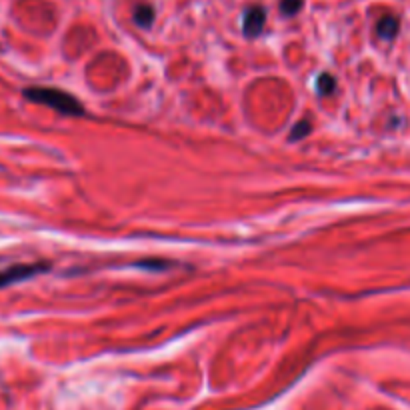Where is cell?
Wrapping results in <instances>:
<instances>
[{
	"label": "cell",
	"instance_id": "cell-1",
	"mask_svg": "<svg viewBox=\"0 0 410 410\" xmlns=\"http://www.w3.org/2000/svg\"><path fill=\"white\" fill-rule=\"evenodd\" d=\"M24 98L32 100L36 105H44L48 108H53L56 112L66 116H83L85 115V106L78 98H74L73 95L58 90V88H48V86H31L24 88Z\"/></svg>",
	"mask_w": 410,
	"mask_h": 410
},
{
	"label": "cell",
	"instance_id": "cell-6",
	"mask_svg": "<svg viewBox=\"0 0 410 410\" xmlns=\"http://www.w3.org/2000/svg\"><path fill=\"white\" fill-rule=\"evenodd\" d=\"M335 88H337V78H335L332 74L322 73L318 76V80H316V90H318V95L320 96L332 95Z\"/></svg>",
	"mask_w": 410,
	"mask_h": 410
},
{
	"label": "cell",
	"instance_id": "cell-3",
	"mask_svg": "<svg viewBox=\"0 0 410 410\" xmlns=\"http://www.w3.org/2000/svg\"><path fill=\"white\" fill-rule=\"evenodd\" d=\"M264 24H266V11H264L263 6H251V9H246L244 19H242L244 36L256 38V36L264 31Z\"/></svg>",
	"mask_w": 410,
	"mask_h": 410
},
{
	"label": "cell",
	"instance_id": "cell-2",
	"mask_svg": "<svg viewBox=\"0 0 410 410\" xmlns=\"http://www.w3.org/2000/svg\"><path fill=\"white\" fill-rule=\"evenodd\" d=\"M48 270H51V263L14 264V266H9V268L0 270V288L11 286V284L22 283V280H28L32 276L48 273Z\"/></svg>",
	"mask_w": 410,
	"mask_h": 410
},
{
	"label": "cell",
	"instance_id": "cell-4",
	"mask_svg": "<svg viewBox=\"0 0 410 410\" xmlns=\"http://www.w3.org/2000/svg\"><path fill=\"white\" fill-rule=\"evenodd\" d=\"M377 32H379V36L382 41H392L394 36H396V32H399V19L396 16H382L377 24Z\"/></svg>",
	"mask_w": 410,
	"mask_h": 410
},
{
	"label": "cell",
	"instance_id": "cell-5",
	"mask_svg": "<svg viewBox=\"0 0 410 410\" xmlns=\"http://www.w3.org/2000/svg\"><path fill=\"white\" fill-rule=\"evenodd\" d=\"M132 19L140 28H150L154 22V9L150 4H137L135 12H132Z\"/></svg>",
	"mask_w": 410,
	"mask_h": 410
},
{
	"label": "cell",
	"instance_id": "cell-9",
	"mask_svg": "<svg viewBox=\"0 0 410 410\" xmlns=\"http://www.w3.org/2000/svg\"><path fill=\"white\" fill-rule=\"evenodd\" d=\"M138 266L148 268V270H167L170 263H167V261H142V263H138Z\"/></svg>",
	"mask_w": 410,
	"mask_h": 410
},
{
	"label": "cell",
	"instance_id": "cell-7",
	"mask_svg": "<svg viewBox=\"0 0 410 410\" xmlns=\"http://www.w3.org/2000/svg\"><path fill=\"white\" fill-rule=\"evenodd\" d=\"M310 130H312V127H310V120H308V118H303V120H298V122L295 125V128L290 130L288 138H290V142H298V140H303L305 137H308V135H310Z\"/></svg>",
	"mask_w": 410,
	"mask_h": 410
},
{
	"label": "cell",
	"instance_id": "cell-8",
	"mask_svg": "<svg viewBox=\"0 0 410 410\" xmlns=\"http://www.w3.org/2000/svg\"><path fill=\"white\" fill-rule=\"evenodd\" d=\"M303 9V0H280V12L284 16H295Z\"/></svg>",
	"mask_w": 410,
	"mask_h": 410
}]
</instances>
